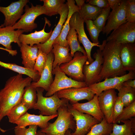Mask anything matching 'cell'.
Wrapping results in <instances>:
<instances>
[{"label": "cell", "instance_id": "obj_28", "mask_svg": "<svg viewBox=\"0 0 135 135\" xmlns=\"http://www.w3.org/2000/svg\"><path fill=\"white\" fill-rule=\"evenodd\" d=\"M102 9L88 3H85L79 9L78 12L84 22L88 20L94 21L100 14Z\"/></svg>", "mask_w": 135, "mask_h": 135}, {"label": "cell", "instance_id": "obj_48", "mask_svg": "<svg viewBox=\"0 0 135 135\" xmlns=\"http://www.w3.org/2000/svg\"><path fill=\"white\" fill-rule=\"evenodd\" d=\"M130 120L131 122L132 129L134 134L135 133V117L131 118Z\"/></svg>", "mask_w": 135, "mask_h": 135}, {"label": "cell", "instance_id": "obj_42", "mask_svg": "<svg viewBox=\"0 0 135 135\" xmlns=\"http://www.w3.org/2000/svg\"><path fill=\"white\" fill-rule=\"evenodd\" d=\"M124 107L121 99L117 97L112 110V120L113 124L121 114Z\"/></svg>", "mask_w": 135, "mask_h": 135}, {"label": "cell", "instance_id": "obj_21", "mask_svg": "<svg viewBox=\"0 0 135 135\" xmlns=\"http://www.w3.org/2000/svg\"><path fill=\"white\" fill-rule=\"evenodd\" d=\"M120 57L124 70L135 71V44H121Z\"/></svg>", "mask_w": 135, "mask_h": 135}, {"label": "cell", "instance_id": "obj_18", "mask_svg": "<svg viewBox=\"0 0 135 135\" xmlns=\"http://www.w3.org/2000/svg\"><path fill=\"white\" fill-rule=\"evenodd\" d=\"M58 116V114L45 116L40 114L36 115L27 112L14 124L17 125L16 127L20 128L26 127L31 125H36L42 129L48 126L49 121L57 117Z\"/></svg>", "mask_w": 135, "mask_h": 135}, {"label": "cell", "instance_id": "obj_1", "mask_svg": "<svg viewBox=\"0 0 135 135\" xmlns=\"http://www.w3.org/2000/svg\"><path fill=\"white\" fill-rule=\"evenodd\" d=\"M22 75L18 74L10 77L0 91V122L12 107L21 102L25 88L32 81L30 77L24 78Z\"/></svg>", "mask_w": 135, "mask_h": 135}, {"label": "cell", "instance_id": "obj_19", "mask_svg": "<svg viewBox=\"0 0 135 135\" xmlns=\"http://www.w3.org/2000/svg\"><path fill=\"white\" fill-rule=\"evenodd\" d=\"M54 58V55L51 50L47 55L46 62L40 79L37 82L31 83L33 87L42 88L47 92L48 90L54 80L52 71Z\"/></svg>", "mask_w": 135, "mask_h": 135}, {"label": "cell", "instance_id": "obj_31", "mask_svg": "<svg viewBox=\"0 0 135 135\" xmlns=\"http://www.w3.org/2000/svg\"><path fill=\"white\" fill-rule=\"evenodd\" d=\"M116 90L118 92V97L121 99L124 107L135 101V88L124 86L122 84Z\"/></svg>", "mask_w": 135, "mask_h": 135}, {"label": "cell", "instance_id": "obj_2", "mask_svg": "<svg viewBox=\"0 0 135 135\" xmlns=\"http://www.w3.org/2000/svg\"><path fill=\"white\" fill-rule=\"evenodd\" d=\"M101 49L103 59L98 82L107 78L120 76L126 74L120 57L121 44L114 41H103Z\"/></svg>", "mask_w": 135, "mask_h": 135}, {"label": "cell", "instance_id": "obj_34", "mask_svg": "<svg viewBox=\"0 0 135 135\" xmlns=\"http://www.w3.org/2000/svg\"><path fill=\"white\" fill-rule=\"evenodd\" d=\"M29 109L23 104L20 102L12 107L7 115L9 122L14 124Z\"/></svg>", "mask_w": 135, "mask_h": 135}, {"label": "cell", "instance_id": "obj_32", "mask_svg": "<svg viewBox=\"0 0 135 135\" xmlns=\"http://www.w3.org/2000/svg\"><path fill=\"white\" fill-rule=\"evenodd\" d=\"M113 124L108 123L104 117L101 122L93 125L86 135H109L112 132Z\"/></svg>", "mask_w": 135, "mask_h": 135}, {"label": "cell", "instance_id": "obj_47", "mask_svg": "<svg viewBox=\"0 0 135 135\" xmlns=\"http://www.w3.org/2000/svg\"><path fill=\"white\" fill-rule=\"evenodd\" d=\"M85 0H76L75 2L76 4V5L79 8V9L82 7L84 4Z\"/></svg>", "mask_w": 135, "mask_h": 135}, {"label": "cell", "instance_id": "obj_52", "mask_svg": "<svg viewBox=\"0 0 135 135\" xmlns=\"http://www.w3.org/2000/svg\"><path fill=\"white\" fill-rule=\"evenodd\" d=\"M1 104V103L0 101V107Z\"/></svg>", "mask_w": 135, "mask_h": 135}, {"label": "cell", "instance_id": "obj_41", "mask_svg": "<svg viewBox=\"0 0 135 135\" xmlns=\"http://www.w3.org/2000/svg\"><path fill=\"white\" fill-rule=\"evenodd\" d=\"M38 127L35 125L29 126L28 128L16 126L14 130L15 135H36Z\"/></svg>", "mask_w": 135, "mask_h": 135}, {"label": "cell", "instance_id": "obj_22", "mask_svg": "<svg viewBox=\"0 0 135 135\" xmlns=\"http://www.w3.org/2000/svg\"><path fill=\"white\" fill-rule=\"evenodd\" d=\"M24 32L22 30H15L12 26L3 27L0 25V44L10 50H12L11 44L16 43L20 47L21 43L19 41L20 36Z\"/></svg>", "mask_w": 135, "mask_h": 135}, {"label": "cell", "instance_id": "obj_12", "mask_svg": "<svg viewBox=\"0 0 135 135\" xmlns=\"http://www.w3.org/2000/svg\"><path fill=\"white\" fill-rule=\"evenodd\" d=\"M106 40L114 41L121 44L134 43L135 22H126L122 24L113 30Z\"/></svg>", "mask_w": 135, "mask_h": 135}, {"label": "cell", "instance_id": "obj_30", "mask_svg": "<svg viewBox=\"0 0 135 135\" xmlns=\"http://www.w3.org/2000/svg\"><path fill=\"white\" fill-rule=\"evenodd\" d=\"M37 100L36 88L33 87L31 83L25 88L21 102L29 109L33 108Z\"/></svg>", "mask_w": 135, "mask_h": 135}, {"label": "cell", "instance_id": "obj_35", "mask_svg": "<svg viewBox=\"0 0 135 135\" xmlns=\"http://www.w3.org/2000/svg\"><path fill=\"white\" fill-rule=\"evenodd\" d=\"M124 124L119 125L113 123L112 133L109 135H135L132 131L130 120L122 121Z\"/></svg>", "mask_w": 135, "mask_h": 135}, {"label": "cell", "instance_id": "obj_10", "mask_svg": "<svg viewBox=\"0 0 135 135\" xmlns=\"http://www.w3.org/2000/svg\"><path fill=\"white\" fill-rule=\"evenodd\" d=\"M69 110L76 123V128L71 135H86L94 125L100 122L92 116L81 112L73 108L71 104L68 105Z\"/></svg>", "mask_w": 135, "mask_h": 135}, {"label": "cell", "instance_id": "obj_37", "mask_svg": "<svg viewBox=\"0 0 135 135\" xmlns=\"http://www.w3.org/2000/svg\"><path fill=\"white\" fill-rule=\"evenodd\" d=\"M110 8L108 6L102 9L96 19L93 21L94 24L101 32L105 26L106 21L110 12Z\"/></svg>", "mask_w": 135, "mask_h": 135}, {"label": "cell", "instance_id": "obj_45", "mask_svg": "<svg viewBox=\"0 0 135 135\" xmlns=\"http://www.w3.org/2000/svg\"><path fill=\"white\" fill-rule=\"evenodd\" d=\"M122 85L135 88V80L130 79L124 82Z\"/></svg>", "mask_w": 135, "mask_h": 135}, {"label": "cell", "instance_id": "obj_8", "mask_svg": "<svg viewBox=\"0 0 135 135\" xmlns=\"http://www.w3.org/2000/svg\"><path fill=\"white\" fill-rule=\"evenodd\" d=\"M70 62L62 64L60 66L61 70L67 76L79 82H84L82 70L83 66L88 61L86 55L78 51L74 54Z\"/></svg>", "mask_w": 135, "mask_h": 135}, {"label": "cell", "instance_id": "obj_9", "mask_svg": "<svg viewBox=\"0 0 135 135\" xmlns=\"http://www.w3.org/2000/svg\"><path fill=\"white\" fill-rule=\"evenodd\" d=\"M93 56L94 60L89 64L86 62L83 68L84 82L87 86L98 82L103 63L102 52L100 48L96 50Z\"/></svg>", "mask_w": 135, "mask_h": 135}, {"label": "cell", "instance_id": "obj_44", "mask_svg": "<svg viewBox=\"0 0 135 135\" xmlns=\"http://www.w3.org/2000/svg\"><path fill=\"white\" fill-rule=\"evenodd\" d=\"M122 0H107L108 5L110 8L112 9L118 5Z\"/></svg>", "mask_w": 135, "mask_h": 135}, {"label": "cell", "instance_id": "obj_16", "mask_svg": "<svg viewBox=\"0 0 135 135\" xmlns=\"http://www.w3.org/2000/svg\"><path fill=\"white\" fill-rule=\"evenodd\" d=\"M118 96L114 89L102 92L98 96V99L100 108L106 121L113 124L112 114L114 106Z\"/></svg>", "mask_w": 135, "mask_h": 135}, {"label": "cell", "instance_id": "obj_13", "mask_svg": "<svg viewBox=\"0 0 135 135\" xmlns=\"http://www.w3.org/2000/svg\"><path fill=\"white\" fill-rule=\"evenodd\" d=\"M29 0H20L12 2L6 7L0 6V12L4 15L5 20L3 27L12 26L20 19L24 11V8Z\"/></svg>", "mask_w": 135, "mask_h": 135}, {"label": "cell", "instance_id": "obj_14", "mask_svg": "<svg viewBox=\"0 0 135 135\" xmlns=\"http://www.w3.org/2000/svg\"><path fill=\"white\" fill-rule=\"evenodd\" d=\"M57 94L59 98H64L68 100L71 104L76 103L82 100L90 101L95 95L88 86L69 88L59 91Z\"/></svg>", "mask_w": 135, "mask_h": 135}, {"label": "cell", "instance_id": "obj_29", "mask_svg": "<svg viewBox=\"0 0 135 135\" xmlns=\"http://www.w3.org/2000/svg\"><path fill=\"white\" fill-rule=\"evenodd\" d=\"M70 50V53L72 57L76 52L79 51L84 55H86V52L84 48L81 46L78 39L77 32L74 28L70 27L66 38Z\"/></svg>", "mask_w": 135, "mask_h": 135}, {"label": "cell", "instance_id": "obj_51", "mask_svg": "<svg viewBox=\"0 0 135 135\" xmlns=\"http://www.w3.org/2000/svg\"><path fill=\"white\" fill-rule=\"evenodd\" d=\"M0 131L3 133H4L6 132L7 130L3 129L0 127Z\"/></svg>", "mask_w": 135, "mask_h": 135}, {"label": "cell", "instance_id": "obj_23", "mask_svg": "<svg viewBox=\"0 0 135 135\" xmlns=\"http://www.w3.org/2000/svg\"><path fill=\"white\" fill-rule=\"evenodd\" d=\"M45 24L42 30L38 31L35 30L34 32L28 34H21L18 38L20 42L29 45L31 46L35 44H43L46 42L50 36L52 31L51 29L48 32H45V28L48 21L45 18Z\"/></svg>", "mask_w": 135, "mask_h": 135}, {"label": "cell", "instance_id": "obj_40", "mask_svg": "<svg viewBox=\"0 0 135 135\" xmlns=\"http://www.w3.org/2000/svg\"><path fill=\"white\" fill-rule=\"evenodd\" d=\"M127 22H135V0H126Z\"/></svg>", "mask_w": 135, "mask_h": 135}, {"label": "cell", "instance_id": "obj_20", "mask_svg": "<svg viewBox=\"0 0 135 135\" xmlns=\"http://www.w3.org/2000/svg\"><path fill=\"white\" fill-rule=\"evenodd\" d=\"M71 105L73 108L79 112L92 116L100 122L104 117L100 106L98 96L96 95L95 94L91 100L87 102H77Z\"/></svg>", "mask_w": 135, "mask_h": 135}, {"label": "cell", "instance_id": "obj_26", "mask_svg": "<svg viewBox=\"0 0 135 135\" xmlns=\"http://www.w3.org/2000/svg\"><path fill=\"white\" fill-rule=\"evenodd\" d=\"M69 46L64 47L56 44H54L52 51L54 55L53 69L56 66L68 62L72 59Z\"/></svg>", "mask_w": 135, "mask_h": 135}, {"label": "cell", "instance_id": "obj_46", "mask_svg": "<svg viewBox=\"0 0 135 135\" xmlns=\"http://www.w3.org/2000/svg\"><path fill=\"white\" fill-rule=\"evenodd\" d=\"M0 49L4 50L8 52L10 54H11L12 56H15L16 55L17 52L16 50H10L6 48L0 47Z\"/></svg>", "mask_w": 135, "mask_h": 135}, {"label": "cell", "instance_id": "obj_43", "mask_svg": "<svg viewBox=\"0 0 135 135\" xmlns=\"http://www.w3.org/2000/svg\"><path fill=\"white\" fill-rule=\"evenodd\" d=\"M86 1L87 3L102 8L108 6L107 0H88Z\"/></svg>", "mask_w": 135, "mask_h": 135}, {"label": "cell", "instance_id": "obj_5", "mask_svg": "<svg viewBox=\"0 0 135 135\" xmlns=\"http://www.w3.org/2000/svg\"><path fill=\"white\" fill-rule=\"evenodd\" d=\"M31 4L30 7L27 4L25 6V13L12 26L14 29L22 30L24 32H31L37 27V24L34 22L36 18L42 14L46 15V11L42 6H34L32 4Z\"/></svg>", "mask_w": 135, "mask_h": 135}, {"label": "cell", "instance_id": "obj_17", "mask_svg": "<svg viewBox=\"0 0 135 135\" xmlns=\"http://www.w3.org/2000/svg\"><path fill=\"white\" fill-rule=\"evenodd\" d=\"M68 10V6L66 2L64 4L59 14L60 15L59 20L49 39L44 44H37L38 48L47 55L52 50L55 40L61 33L63 25L67 17Z\"/></svg>", "mask_w": 135, "mask_h": 135}, {"label": "cell", "instance_id": "obj_3", "mask_svg": "<svg viewBox=\"0 0 135 135\" xmlns=\"http://www.w3.org/2000/svg\"><path fill=\"white\" fill-rule=\"evenodd\" d=\"M69 104L59 108L58 110V117L55 121L52 123L49 122L48 126L40 129L41 131L46 135H65L68 130L74 131L76 123L69 110Z\"/></svg>", "mask_w": 135, "mask_h": 135}, {"label": "cell", "instance_id": "obj_36", "mask_svg": "<svg viewBox=\"0 0 135 135\" xmlns=\"http://www.w3.org/2000/svg\"><path fill=\"white\" fill-rule=\"evenodd\" d=\"M135 116V101L124 108L122 112L114 123H120L122 121L130 120Z\"/></svg>", "mask_w": 135, "mask_h": 135}, {"label": "cell", "instance_id": "obj_15", "mask_svg": "<svg viewBox=\"0 0 135 135\" xmlns=\"http://www.w3.org/2000/svg\"><path fill=\"white\" fill-rule=\"evenodd\" d=\"M135 78V71H130L123 76L106 78L103 81L88 86L98 96L104 91L111 89H116L124 82L130 79L134 80Z\"/></svg>", "mask_w": 135, "mask_h": 135}, {"label": "cell", "instance_id": "obj_38", "mask_svg": "<svg viewBox=\"0 0 135 135\" xmlns=\"http://www.w3.org/2000/svg\"><path fill=\"white\" fill-rule=\"evenodd\" d=\"M47 55L38 48L37 56L36 60L33 70L38 72L40 75L46 64L47 60Z\"/></svg>", "mask_w": 135, "mask_h": 135}, {"label": "cell", "instance_id": "obj_27", "mask_svg": "<svg viewBox=\"0 0 135 135\" xmlns=\"http://www.w3.org/2000/svg\"><path fill=\"white\" fill-rule=\"evenodd\" d=\"M0 66L16 72L19 74L27 75L31 78L34 82H38L40 78V75L38 72L15 64L5 63L0 60Z\"/></svg>", "mask_w": 135, "mask_h": 135}, {"label": "cell", "instance_id": "obj_6", "mask_svg": "<svg viewBox=\"0 0 135 135\" xmlns=\"http://www.w3.org/2000/svg\"><path fill=\"white\" fill-rule=\"evenodd\" d=\"M52 74L54 78L48 90L46 97L50 96L60 90L72 88H79L87 86L84 82H79L72 79L67 76L56 66L52 69Z\"/></svg>", "mask_w": 135, "mask_h": 135}, {"label": "cell", "instance_id": "obj_7", "mask_svg": "<svg viewBox=\"0 0 135 135\" xmlns=\"http://www.w3.org/2000/svg\"><path fill=\"white\" fill-rule=\"evenodd\" d=\"M84 22L78 12H76L72 15L70 20L69 24L70 27L74 28L76 31L78 41L80 43L82 44L86 53L88 60L86 62L89 64L94 60L91 57V54L92 48L96 46L99 48L101 45L94 43L90 41L84 30Z\"/></svg>", "mask_w": 135, "mask_h": 135}, {"label": "cell", "instance_id": "obj_39", "mask_svg": "<svg viewBox=\"0 0 135 135\" xmlns=\"http://www.w3.org/2000/svg\"><path fill=\"white\" fill-rule=\"evenodd\" d=\"M84 22L86 24V28L92 42L99 44L98 38L101 31L94 24L93 21L88 20L85 21Z\"/></svg>", "mask_w": 135, "mask_h": 135}, {"label": "cell", "instance_id": "obj_4", "mask_svg": "<svg viewBox=\"0 0 135 135\" xmlns=\"http://www.w3.org/2000/svg\"><path fill=\"white\" fill-rule=\"evenodd\" d=\"M37 100L33 109L38 110L42 115L50 116L58 114V110L60 106L69 104V101L64 98H60L57 92L49 97L43 96L44 90L38 87L36 88Z\"/></svg>", "mask_w": 135, "mask_h": 135}, {"label": "cell", "instance_id": "obj_24", "mask_svg": "<svg viewBox=\"0 0 135 135\" xmlns=\"http://www.w3.org/2000/svg\"><path fill=\"white\" fill-rule=\"evenodd\" d=\"M68 7V13L66 20L64 24L61 32L54 44H56L64 47L69 46L66 39L70 28L69 22L72 15L75 12H78L79 8L75 4L74 0H67L66 2Z\"/></svg>", "mask_w": 135, "mask_h": 135}, {"label": "cell", "instance_id": "obj_50", "mask_svg": "<svg viewBox=\"0 0 135 135\" xmlns=\"http://www.w3.org/2000/svg\"><path fill=\"white\" fill-rule=\"evenodd\" d=\"M71 132L70 130H68L66 132L65 135H71Z\"/></svg>", "mask_w": 135, "mask_h": 135}, {"label": "cell", "instance_id": "obj_33", "mask_svg": "<svg viewBox=\"0 0 135 135\" xmlns=\"http://www.w3.org/2000/svg\"><path fill=\"white\" fill-rule=\"evenodd\" d=\"M46 12V16H51L59 14L65 2V0H41Z\"/></svg>", "mask_w": 135, "mask_h": 135}, {"label": "cell", "instance_id": "obj_49", "mask_svg": "<svg viewBox=\"0 0 135 135\" xmlns=\"http://www.w3.org/2000/svg\"><path fill=\"white\" fill-rule=\"evenodd\" d=\"M36 135H46L45 133L39 130L37 131Z\"/></svg>", "mask_w": 135, "mask_h": 135}, {"label": "cell", "instance_id": "obj_11", "mask_svg": "<svg viewBox=\"0 0 135 135\" xmlns=\"http://www.w3.org/2000/svg\"><path fill=\"white\" fill-rule=\"evenodd\" d=\"M126 0H122L120 3L110 12L106 24L102 31L103 34L107 36L112 30L127 22Z\"/></svg>", "mask_w": 135, "mask_h": 135}, {"label": "cell", "instance_id": "obj_25", "mask_svg": "<svg viewBox=\"0 0 135 135\" xmlns=\"http://www.w3.org/2000/svg\"><path fill=\"white\" fill-rule=\"evenodd\" d=\"M20 47L22 59V63L24 67L33 70L38 49V45L35 44L31 46L21 43Z\"/></svg>", "mask_w": 135, "mask_h": 135}]
</instances>
